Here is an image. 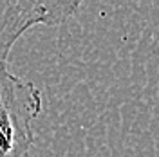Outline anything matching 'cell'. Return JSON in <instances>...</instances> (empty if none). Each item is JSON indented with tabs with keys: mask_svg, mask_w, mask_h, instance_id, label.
I'll return each mask as SVG.
<instances>
[{
	"mask_svg": "<svg viewBox=\"0 0 159 157\" xmlns=\"http://www.w3.org/2000/svg\"><path fill=\"white\" fill-rule=\"evenodd\" d=\"M78 9V0H16L0 9V108H6L15 119L33 123L42 112V98L31 81L11 72V49L31 27L60 25Z\"/></svg>",
	"mask_w": 159,
	"mask_h": 157,
	"instance_id": "6da1fadb",
	"label": "cell"
},
{
	"mask_svg": "<svg viewBox=\"0 0 159 157\" xmlns=\"http://www.w3.org/2000/svg\"><path fill=\"white\" fill-rule=\"evenodd\" d=\"M33 123L18 121L6 108H0V157H33Z\"/></svg>",
	"mask_w": 159,
	"mask_h": 157,
	"instance_id": "7a4b0ae2",
	"label": "cell"
}]
</instances>
